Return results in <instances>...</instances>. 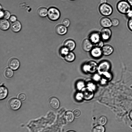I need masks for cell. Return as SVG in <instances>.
<instances>
[{
  "mask_svg": "<svg viewBox=\"0 0 132 132\" xmlns=\"http://www.w3.org/2000/svg\"><path fill=\"white\" fill-rule=\"evenodd\" d=\"M117 9L121 13L126 14L132 7L126 0H122L119 1L116 5Z\"/></svg>",
  "mask_w": 132,
  "mask_h": 132,
  "instance_id": "obj_1",
  "label": "cell"
},
{
  "mask_svg": "<svg viewBox=\"0 0 132 132\" xmlns=\"http://www.w3.org/2000/svg\"><path fill=\"white\" fill-rule=\"evenodd\" d=\"M98 65L94 61H89L84 64L83 70L85 72L90 73H95L97 70Z\"/></svg>",
  "mask_w": 132,
  "mask_h": 132,
  "instance_id": "obj_2",
  "label": "cell"
},
{
  "mask_svg": "<svg viewBox=\"0 0 132 132\" xmlns=\"http://www.w3.org/2000/svg\"><path fill=\"white\" fill-rule=\"evenodd\" d=\"M99 11L100 14L104 16L110 15L113 12V9L112 6L106 3L101 4L99 7Z\"/></svg>",
  "mask_w": 132,
  "mask_h": 132,
  "instance_id": "obj_3",
  "label": "cell"
},
{
  "mask_svg": "<svg viewBox=\"0 0 132 132\" xmlns=\"http://www.w3.org/2000/svg\"><path fill=\"white\" fill-rule=\"evenodd\" d=\"M60 12L55 7H51L48 10V16L51 20L55 21L58 20L60 18Z\"/></svg>",
  "mask_w": 132,
  "mask_h": 132,
  "instance_id": "obj_4",
  "label": "cell"
},
{
  "mask_svg": "<svg viewBox=\"0 0 132 132\" xmlns=\"http://www.w3.org/2000/svg\"><path fill=\"white\" fill-rule=\"evenodd\" d=\"M101 39L104 41H107L111 38L112 32L109 28H103L100 32Z\"/></svg>",
  "mask_w": 132,
  "mask_h": 132,
  "instance_id": "obj_5",
  "label": "cell"
},
{
  "mask_svg": "<svg viewBox=\"0 0 132 132\" xmlns=\"http://www.w3.org/2000/svg\"><path fill=\"white\" fill-rule=\"evenodd\" d=\"M81 91L84 99L89 100L93 97L94 95L93 90L87 86L85 87Z\"/></svg>",
  "mask_w": 132,
  "mask_h": 132,
  "instance_id": "obj_6",
  "label": "cell"
},
{
  "mask_svg": "<svg viewBox=\"0 0 132 132\" xmlns=\"http://www.w3.org/2000/svg\"><path fill=\"white\" fill-rule=\"evenodd\" d=\"M88 39L93 44L95 45L101 40L100 33L97 31L92 32L89 35Z\"/></svg>",
  "mask_w": 132,
  "mask_h": 132,
  "instance_id": "obj_7",
  "label": "cell"
},
{
  "mask_svg": "<svg viewBox=\"0 0 132 132\" xmlns=\"http://www.w3.org/2000/svg\"><path fill=\"white\" fill-rule=\"evenodd\" d=\"M21 104L20 101L15 98L11 99L8 103V105L10 108L13 110L18 109L20 107Z\"/></svg>",
  "mask_w": 132,
  "mask_h": 132,
  "instance_id": "obj_8",
  "label": "cell"
},
{
  "mask_svg": "<svg viewBox=\"0 0 132 132\" xmlns=\"http://www.w3.org/2000/svg\"><path fill=\"white\" fill-rule=\"evenodd\" d=\"M93 44L88 39H85L82 41L81 47L82 50L86 52L90 51L93 47Z\"/></svg>",
  "mask_w": 132,
  "mask_h": 132,
  "instance_id": "obj_9",
  "label": "cell"
},
{
  "mask_svg": "<svg viewBox=\"0 0 132 132\" xmlns=\"http://www.w3.org/2000/svg\"><path fill=\"white\" fill-rule=\"evenodd\" d=\"M63 45L68 48L70 51H72L75 49L76 44L73 40L69 39L64 41Z\"/></svg>",
  "mask_w": 132,
  "mask_h": 132,
  "instance_id": "obj_10",
  "label": "cell"
},
{
  "mask_svg": "<svg viewBox=\"0 0 132 132\" xmlns=\"http://www.w3.org/2000/svg\"><path fill=\"white\" fill-rule=\"evenodd\" d=\"M90 52L91 56L95 58H99L103 54L101 48L96 46L93 47Z\"/></svg>",
  "mask_w": 132,
  "mask_h": 132,
  "instance_id": "obj_11",
  "label": "cell"
},
{
  "mask_svg": "<svg viewBox=\"0 0 132 132\" xmlns=\"http://www.w3.org/2000/svg\"><path fill=\"white\" fill-rule=\"evenodd\" d=\"M100 23L103 28H110L112 26L111 19L106 16L103 17L101 19Z\"/></svg>",
  "mask_w": 132,
  "mask_h": 132,
  "instance_id": "obj_12",
  "label": "cell"
},
{
  "mask_svg": "<svg viewBox=\"0 0 132 132\" xmlns=\"http://www.w3.org/2000/svg\"><path fill=\"white\" fill-rule=\"evenodd\" d=\"M110 65L107 62L104 61L101 62L98 65V70L100 73L107 72L109 70Z\"/></svg>",
  "mask_w": 132,
  "mask_h": 132,
  "instance_id": "obj_13",
  "label": "cell"
},
{
  "mask_svg": "<svg viewBox=\"0 0 132 132\" xmlns=\"http://www.w3.org/2000/svg\"><path fill=\"white\" fill-rule=\"evenodd\" d=\"M103 55L109 56L114 51V48L111 45L108 44L104 45L101 48Z\"/></svg>",
  "mask_w": 132,
  "mask_h": 132,
  "instance_id": "obj_14",
  "label": "cell"
},
{
  "mask_svg": "<svg viewBox=\"0 0 132 132\" xmlns=\"http://www.w3.org/2000/svg\"><path fill=\"white\" fill-rule=\"evenodd\" d=\"M55 32L58 35H63L67 33V27L62 24H59L56 26L55 28Z\"/></svg>",
  "mask_w": 132,
  "mask_h": 132,
  "instance_id": "obj_15",
  "label": "cell"
},
{
  "mask_svg": "<svg viewBox=\"0 0 132 132\" xmlns=\"http://www.w3.org/2000/svg\"><path fill=\"white\" fill-rule=\"evenodd\" d=\"M48 103L50 106L52 108L54 109L58 108L60 104L58 99L54 97H52L50 99Z\"/></svg>",
  "mask_w": 132,
  "mask_h": 132,
  "instance_id": "obj_16",
  "label": "cell"
},
{
  "mask_svg": "<svg viewBox=\"0 0 132 132\" xmlns=\"http://www.w3.org/2000/svg\"><path fill=\"white\" fill-rule=\"evenodd\" d=\"M8 65L12 69L15 70L19 68L20 66V63L17 59L13 58L10 59L9 61Z\"/></svg>",
  "mask_w": 132,
  "mask_h": 132,
  "instance_id": "obj_17",
  "label": "cell"
},
{
  "mask_svg": "<svg viewBox=\"0 0 132 132\" xmlns=\"http://www.w3.org/2000/svg\"><path fill=\"white\" fill-rule=\"evenodd\" d=\"M74 116L73 113L72 112L67 111L65 113L64 116V120L67 123H71L73 120Z\"/></svg>",
  "mask_w": 132,
  "mask_h": 132,
  "instance_id": "obj_18",
  "label": "cell"
},
{
  "mask_svg": "<svg viewBox=\"0 0 132 132\" xmlns=\"http://www.w3.org/2000/svg\"><path fill=\"white\" fill-rule=\"evenodd\" d=\"M21 25L20 22L18 21L13 22L11 25V30L14 32H16L19 31L21 29Z\"/></svg>",
  "mask_w": 132,
  "mask_h": 132,
  "instance_id": "obj_19",
  "label": "cell"
},
{
  "mask_svg": "<svg viewBox=\"0 0 132 132\" xmlns=\"http://www.w3.org/2000/svg\"><path fill=\"white\" fill-rule=\"evenodd\" d=\"M10 27L9 22L6 19H2L0 21V29L3 30H7Z\"/></svg>",
  "mask_w": 132,
  "mask_h": 132,
  "instance_id": "obj_20",
  "label": "cell"
},
{
  "mask_svg": "<svg viewBox=\"0 0 132 132\" xmlns=\"http://www.w3.org/2000/svg\"><path fill=\"white\" fill-rule=\"evenodd\" d=\"M75 53L72 51H70L64 57V60L67 62H73L75 59Z\"/></svg>",
  "mask_w": 132,
  "mask_h": 132,
  "instance_id": "obj_21",
  "label": "cell"
},
{
  "mask_svg": "<svg viewBox=\"0 0 132 132\" xmlns=\"http://www.w3.org/2000/svg\"><path fill=\"white\" fill-rule=\"evenodd\" d=\"M8 91L5 87L1 86L0 88V99L2 100L5 98L7 96Z\"/></svg>",
  "mask_w": 132,
  "mask_h": 132,
  "instance_id": "obj_22",
  "label": "cell"
},
{
  "mask_svg": "<svg viewBox=\"0 0 132 132\" xmlns=\"http://www.w3.org/2000/svg\"><path fill=\"white\" fill-rule=\"evenodd\" d=\"M48 10L47 9L43 7L39 8L37 10L38 14L41 17H44L47 15Z\"/></svg>",
  "mask_w": 132,
  "mask_h": 132,
  "instance_id": "obj_23",
  "label": "cell"
},
{
  "mask_svg": "<svg viewBox=\"0 0 132 132\" xmlns=\"http://www.w3.org/2000/svg\"><path fill=\"white\" fill-rule=\"evenodd\" d=\"M4 74L6 78H10L13 76V72L11 69L9 68H7L4 70Z\"/></svg>",
  "mask_w": 132,
  "mask_h": 132,
  "instance_id": "obj_24",
  "label": "cell"
},
{
  "mask_svg": "<svg viewBox=\"0 0 132 132\" xmlns=\"http://www.w3.org/2000/svg\"><path fill=\"white\" fill-rule=\"evenodd\" d=\"M97 122L98 124L99 125H104L106 123L107 119L105 117L102 116L98 118Z\"/></svg>",
  "mask_w": 132,
  "mask_h": 132,
  "instance_id": "obj_25",
  "label": "cell"
},
{
  "mask_svg": "<svg viewBox=\"0 0 132 132\" xmlns=\"http://www.w3.org/2000/svg\"><path fill=\"white\" fill-rule=\"evenodd\" d=\"M104 127L101 125H98L95 126L93 128L92 132H105Z\"/></svg>",
  "mask_w": 132,
  "mask_h": 132,
  "instance_id": "obj_26",
  "label": "cell"
},
{
  "mask_svg": "<svg viewBox=\"0 0 132 132\" xmlns=\"http://www.w3.org/2000/svg\"><path fill=\"white\" fill-rule=\"evenodd\" d=\"M85 87V83L83 81L79 80L77 82L76 88L78 90H81Z\"/></svg>",
  "mask_w": 132,
  "mask_h": 132,
  "instance_id": "obj_27",
  "label": "cell"
},
{
  "mask_svg": "<svg viewBox=\"0 0 132 132\" xmlns=\"http://www.w3.org/2000/svg\"><path fill=\"white\" fill-rule=\"evenodd\" d=\"M70 52L68 49L63 46L60 49V53L61 55L64 57Z\"/></svg>",
  "mask_w": 132,
  "mask_h": 132,
  "instance_id": "obj_28",
  "label": "cell"
},
{
  "mask_svg": "<svg viewBox=\"0 0 132 132\" xmlns=\"http://www.w3.org/2000/svg\"><path fill=\"white\" fill-rule=\"evenodd\" d=\"M75 98L77 101H82L84 98L83 95L81 92L77 93L75 95Z\"/></svg>",
  "mask_w": 132,
  "mask_h": 132,
  "instance_id": "obj_29",
  "label": "cell"
},
{
  "mask_svg": "<svg viewBox=\"0 0 132 132\" xmlns=\"http://www.w3.org/2000/svg\"><path fill=\"white\" fill-rule=\"evenodd\" d=\"M112 26H117L119 23V21L117 18H113L111 19Z\"/></svg>",
  "mask_w": 132,
  "mask_h": 132,
  "instance_id": "obj_30",
  "label": "cell"
},
{
  "mask_svg": "<svg viewBox=\"0 0 132 132\" xmlns=\"http://www.w3.org/2000/svg\"><path fill=\"white\" fill-rule=\"evenodd\" d=\"M62 23L63 25L67 28L70 24V21L68 19L65 18L63 20Z\"/></svg>",
  "mask_w": 132,
  "mask_h": 132,
  "instance_id": "obj_31",
  "label": "cell"
},
{
  "mask_svg": "<svg viewBox=\"0 0 132 132\" xmlns=\"http://www.w3.org/2000/svg\"><path fill=\"white\" fill-rule=\"evenodd\" d=\"M127 26L129 30L132 31V18L129 19L127 22Z\"/></svg>",
  "mask_w": 132,
  "mask_h": 132,
  "instance_id": "obj_32",
  "label": "cell"
},
{
  "mask_svg": "<svg viewBox=\"0 0 132 132\" xmlns=\"http://www.w3.org/2000/svg\"><path fill=\"white\" fill-rule=\"evenodd\" d=\"M10 13L9 11H4V15L3 18L4 19H8L10 18Z\"/></svg>",
  "mask_w": 132,
  "mask_h": 132,
  "instance_id": "obj_33",
  "label": "cell"
},
{
  "mask_svg": "<svg viewBox=\"0 0 132 132\" xmlns=\"http://www.w3.org/2000/svg\"><path fill=\"white\" fill-rule=\"evenodd\" d=\"M18 98L20 100L23 101L26 99V96L24 94H21L19 95Z\"/></svg>",
  "mask_w": 132,
  "mask_h": 132,
  "instance_id": "obj_34",
  "label": "cell"
},
{
  "mask_svg": "<svg viewBox=\"0 0 132 132\" xmlns=\"http://www.w3.org/2000/svg\"><path fill=\"white\" fill-rule=\"evenodd\" d=\"M73 114L75 117H78L80 116L81 114V112L79 110L76 109L74 111Z\"/></svg>",
  "mask_w": 132,
  "mask_h": 132,
  "instance_id": "obj_35",
  "label": "cell"
},
{
  "mask_svg": "<svg viewBox=\"0 0 132 132\" xmlns=\"http://www.w3.org/2000/svg\"><path fill=\"white\" fill-rule=\"evenodd\" d=\"M9 19L10 21L12 22H14L17 21L16 17L15 15H13L11 16Z\"/></svg>",
  "mask_w": 132,
  "mask_h": 132,
  "instance_id": "obj_36",
  "label": "cell"
},
{
  "mask_svg": "<svg viewBox=\"0 0 132 132\" xmlns=\"http://www.w3.org/2000/svg\"><path fill=\"white\" fill-rule=\"evenodd\" d=\"M102 40L95 45V46L101 48L104 45V42Z\"/></svg>",
  "mask_w": 132,
  "mask_h": 132,
  "instance_id": "obj_37",
  "label": "cell"
},
{
  "mask_svg": "<svg viewBox=\"0 0 132 132\" xmlns=\"http://www.w3.org/2000/svg\"><path fill=\"white\" fill-rule=\"evenodd\" d=\"M126 15L129 19L132 18V7Z\"/></svg>",
  "mask_w": 132,
  "mask_h": 132,
  "instance_id": "obj_38",
  "label": "cell"
},
{
  "mask_svg": "<svg viewBox=\"0 0 132 132\" xmlns=\"http://www.w3.org/2000/svg\"><path fill=\"white\" fill-rule=\"evenodd\" d=\"M87 86L93 90L95 89V87L94 85L91 82L88 83Z\"/></svg>",
  "mask_w": 132,
  "mask_h": 132,
  "instance_id": "obj_39",
  "label": "cell"
},
{
  "mask_svg": "<svg viewBox=\"0 0 132 132\" xmlns=\"http://www.w3.org/2000/svg\"><path fill=\"white\" fill-rule=\"evenodd\" d=\"M100 76L98 75L97 74L94 76L93 78L95 80L98 81L100 79Z\"/></svg>",
  "mask_w": 132,
  "mask_h": 132,
  "instance_id": "obj_40",
  "label": "cell"
},
{
  "mask_svg": "<svg viewBox=\"0 0 132 132\" xmlns=\"http://www.w3.org/2000/svg\"><path fill=\"white\" fill-rule=\"evenodd\" d=\"M107 0H99V2L101 4L107 3Z\"/></svg>",
  "mask_w": 132,
  "mask_h": 132,
  "instance_id": "obj_41",
  "label": "cell"
},
{
  "mask_svg": "<svg viewBox=\"0 0 132 132\" xmlns=\"http://www.w3.org/2000/svg\"><path fill=\"white\" fill-rule=\"evenodd\" d=\"M4 12L2 11L1 10L0 11V17L1 18H2L4 17Z\"/></svg>",
  "mask_w": 132,
  "mask_h": 132,
  "instance_id": "obj_42",
  "label": "cell"
},
{
  "mask_svg": "<svg viewBox=\"0 0 132 132\" xmlns=\"http://www.w3.org/2000/svg\"><path fill=\"white\" fill-rule=\"evenodd\" d=\"M126 1L132 7V0H126Z\"/></svg>",
  "mask_w": 132,
  "mask_h": 132,
  "instance_id": "obj_43",
  "label": "cell"
},
{
  "mask_svg": "<svg viewBox=\"0 0 132 132\" xmlns=\"http://www.w3.org/2000/svg\"><path fill=\"white\" fill-rule=\"evenodd\" d=\"M129 116L130 118L132 120V110L130 112Z\"/></svg>",
  "mask_w": 132,
  "mask_h": 132,
  "instance_id": "obj_44",
  "label": "cell"
},
{
  "mask_svg": "<svg viewBox=\"0 0 132 132\" xmlns=\"http://www.w3.org/2000/svg\"><path fill=\"white\" fill-rule=\"evenodd\" d=\"M67 132H76L75 131L73 130H69L68 131H67Z\"/></svg>",
  "mask_w": 132,
  "mask_h": 132,
  "instance_id": "obj_45",
  "label": "cell"
},
{
  "mask_svg": "<svg viewBox=\"0 0 132 132\" xmlns=\"http://www.w3.org/2000/svg\"><path fill=\"white\" fill-rule=\"evenodd\" d=\"M71 0V1H74V0Z\"/></svg>",
  "mask_w": 132,
  "mask_h": 132,
  "instance_id": "obj_46",
  "label": "cell"
}]
</instances>
